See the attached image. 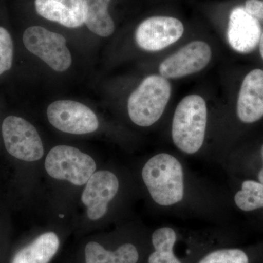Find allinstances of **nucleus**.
Listing matches in <instances>:
<instances>
[{
  "mask_svg": "<svg viewBox=\"0 0 263 263\" xmlns=\"http://www.w3.org/2000/svg\"><path fill=\"white\" fill-rule=\"evenodd\" d=\"M212 58V50L206 43L194 41L162 62L160 72L165 79H179L200 72Z\"/></svg>",
  "mask_w": 263,
  "mask_h": 263,
  "instance_id": "obj_10",
  "label": "nucleus"
},
{
  "mask_svg": "<svg viewBox=\"0 0 263 263\" xmlns=\"http://www.w3.org/2000/svg\"><path fill=\"white\" fill-rule=\"evenodd\" d=\"M199 263H249V259L240 249H222L208 254Z\"/></svg>",
  "mask_w": 263,
  "mask_h": 263,
  "instance_id": "obj_19",
  "label": "nucleus"
},
{
  "mask_svg": "<svg viewBox=\"0 0 263 263\" xmlns=\"http://www.w3.org/2000/svg\"><path fill=\"white\" fill-rule=\"evenodd\" d=\"M171 95V86L165 78H146L128 99L127 108L132 122L140 127H149L163 114Z\"/></svg>",
  "mask_w": 263,
  "mask_h": 263,
  "instance_id": "obj_3",
  "label": "nucleus"
},
{
  "mask_svg": "<svg viewBox=\"0 0 263 263\" xmlns=\"http://www.w3.org/2000/svg\"><path fill=\"white\" fill-rule=\"evenodd\" d=\"M2 134L5 148L15 158L28 162L43 158L44 147L39 133L23 118H5L2 124Z\"/></svg>",
  "mask_w": 263,
  "mask_h": 263,
  "instance_id": "obj_5",
  "label": "nucleus"
},
{
  "mask_svg": "<svg viewBox=\"0 0 263 263\" xmlns=\"http://www.w3.org/2000/svg\"><path fill=\"white\" fill-rule=\"evenodd\" d=\"M45 168L53 179L81 186L96 172L97 164L91 156L77 148L60 145L48 152Z\"/></svg>",
  "mask_w": 263,
  "mask_h": 263,
  "instance_id": "obj_4",
  "label": "nucleus"
},
{
  "mask_svg": "<svg viewBox=\"0 0 263 263\" xmlns=\"http://www.w3.org/2000/svg\"><path fill=\"white\" fill-rule=\"evenodd\" d=\"M119 188V180L110 171H96L91 176L81 195V202L86 207L90 220L98 221L105 216L109 203L117 195Z\"/></svg>",
  "mask_w": 263,
  "mask_h": 263,
  "instance_id": "obj_9",
  "label": "nucleus"
},
{
  "mask_svg": "<svg viewBox=\"0 0 263 263\" xmlns=\"http://www.w3.org/2000/svg\"><path fill=\"white\" fill-rule=\"evenodd\" d=\"M259 51H260L261 56L263 59V33L261 36L260 41H259Z\"/></svg>",
  "mask_w": 263,
  "mask_h": 263,
  "instance_id": "obj_23",
  "label": "nucleus"
},
{
  "mask_svg": "<svg viewBox=\"0 0 263 263\" xmlns=\"http://www.w3.org/2000/svg\"><path fill=\"white\" fill-rule=\"evenodd\" d=\"M183 24L168 16H154L143 21L137 29L138 46L147 51H159L174 44L182 37Z\"/></svg>",
  "mask_w": 263,
  "mask_h": 263,
  "instance_id": "obj_8",
  "label": "nucleus"
},
{
  "mask_svg": "<svg viewBox=\"0 0 263 263\" xmlns=\"http://www.w3.org/2000/svg\"><path fill=\"white\" fill-rule=\"evenodd\" d=\"M13 59V40L8 30L0 27V76L11 68Z\"/></svg>",
  "mask_w": 263,
  "mask_h": 263,
  "instance_id": "obj_20",
  "label": "nucleus"
},
{
  "mask_svg": "<svg viewBox=\"0 0 263 263\" xmlns=\"http://www.w3.org/2000/svg\"><path fill=\"white\" fill-rule=\"evenodd\" d=\"M235 202L245 212L263 208V184L254 181H245L241 190L236 193Z\"/></svg>",
  "mask_w": 263,
  "mask_h": 263,
  "instance_id": "obj_18",
  "label": "nucleus"
},
{
  "mask_svg": "<svg viewBox=\"0 0 263 263\" xmlns=\"http://www.w3.org/2000/svg\"><path fill=\"white\" fill-rule=\"evenodd\" d=\"M47 117L53 127L68 134H89L99 127L98 119L93 110L72 100L52 103L47 108Z\"/></svg>",
  "mask_w": 263,
  "mask_h": 263,
  "instance_id": "obj_7",
  "label": "nucleus"
},
{
  "mask_svg": "<svg viewBox=\"0 0 263 263\" xmlns=\"http://www.w3.org/2000/svg\"><path fill=\"white\" fill-rule=\"evenodd\" d=\"M111 0H84V24L90 31L100 37L111 35L115 24L108 13Z\"/></svg>",
  "mask_w": 263,
  "mask_h": 263,
  "instance_id": "obj_15",
  "label": "nucleus"
},
{
  "mask_svg": "<svg viewBox=\"0 0 263 263\" xmlns=\"http://www.w3.org/2000/svg\"><path fill=\"white\" fill-rule=\"evenodd\" d=\"M176 234L172 228H162L152 235L155 252L148 257V263H181L174 255V247Z\"/></svg>",
  "mask_w": 263,
  "mask_h": 263,
  "instance_id": "obj_17",
  "label": "nucleus"
},
{
  "mask_svg": "<svg viewBox=\"0 0 263 263\" xmlns=\"http://www.w3.org/2000/svg\"><path fill=\"white\" fill-rule=\"evenodd\" d=\"M245 10L249 14L263 21V1L260 0H247L246 2Z\"/></svg>",
  "mask_w": 263,
  "mask_h": 263,
  "instance_id": "obj_21",
  "label": "nucleus"
},
{
  "mask_svg": "<svg viewBox=\"0 0 263 263\" xmlns=\"http://www.w3.org/2000/svg\"><path fill=\"white\" fill-rule=\"evenodd\" d=\"M142 178L152 199L159 205L167 206L182 200V166L172 155L159 154L151 158L143 167Z\"/></svg>",
  "mask_w": 263,
  "mask_h": 263,
  "instance_id": "obj_1",
  "label": "nucleus"
},
{
  "mask_svg": "<svg viewBox=\"0 0 263 263\" xmlns=\"http://www.w3.org/2000/svg\"><path fill=\"white\" fill-rule=\"evenodd\" d=\"M60 243V238L56 233H43L20 249L11 263H49L58 252Z\"/></svg>",
  "mask_w": 263,
  "mask_h": 263,
  "instance_id": "obj_14",
  "label": "nucleus"
},
{
  "mask_svg": "<svg viewBox=\"0 0 263 263\" xmlns=\"http://www.w3.org/2000/svg\"><path fill=\"white\" fill-rule=\"evenodd\" d=\"M207 108L199 95L186 97L180 102L173 120L172 137L175 145L192 155L201 148L205 138Z\"/></svg>",
  "mask_w": 263,
  "mask_h": 263,
  "instance_id": "obj_2",
  "label": "nucleus"
},
{
  "mask_svg": "<svg viewBox=\"0 0 263 263\" xmlns=\"http://www.w3.org/2000/svg\"><path fill=\"white\" fill-rule=\"evenodd\" d=\"M139 254L134 245L125 243L117 250H107L98 242L90 241L85 247L86 263H137Z\"/></svg>",
  "mask_w": 263,
  "mask_h": 263,
  "instance_id": "obj_16",
  "label": "nucleus"
},
{
  "mask_svg": "<svg viewBox=\"0 0 263 263\" xmlns=\"http://www.w3.org/2000/svg\"><path fill=\"white\" fill-rule=\"evenodd\" d=\"M34 6L41 16L68 28L84 24V0H35Z\"/></svg>",
  "mask_w": 263,
  "mask_h": 263,
  "instance_id": "obj_13",
  "label": "nucleus"
},
{
  "mask_svg": "<svg viewBox=\"0 0 263 263\" xmlns=\"http://www.w3.org/2000/svg\"><path fill=\"white\" fill-rule=\"evenodd\" d=\"M237 114L245 123L255 122L263 117V70L260 69L251 71L242 83Z\"/></svg>",
  "mask_w": 263,
  "mask_h": 263,
  "instance_id": "obj_12",
  "label": "nucleus"
},
{
  "mask_svg": "<svg viewBox=\"0 0 263 263\" xmlns=\"http://www.w3.org/2000/svg\"><path fill=\"white\" fill-rule=\"evenodd\" d=\"M262 29L259 20L238 7L232 10L228 23V43L235 51L250 53L255 49L260 41Z\"/></svg>",
  "mask_w": 263,
  "mask_h": 263,
  "instance_id": "obj_11",
  "label": "nucleus"
},
{
  "mask_svg": "<svg viewBox=\"0 0 263 263\" xmlns=\"http://www.w3.org/2000/svg\"><path fill=\"white\" fill-rule=\"evenodd\" d=\"M23 43L29 52L46 62L52 70L64 72L70 68L72 57L62 34L33 26L24 32Z\"/></svg>",
  "mask_w": 263,
  "mask_h": 263,
  "instance_id": "obj_6",
  "label": "nucleus"
},
{
  "mask_svg": "<svg viewBox=\"0 0 263 263\" xmlns=\"http://www.w3.org/2000/svg\"><path fill=\"white\" fill-rule=\"evenodd\" d=\"M261 155H262V162H263V145L262 146V149H261ZM258 179L259 181H260L261 183H262L263 184V167L262 170H261L260 171H259V174H258Z\"/></svg>",
  "mask_w": 263,
  "mask_h": 263,
  "instance_id": "obj_22",
  "label": "nucleus"
}]
</instances>
